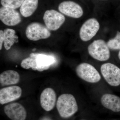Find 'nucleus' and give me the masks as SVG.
<instances>
[{"label":"nucleus","mask_w":120,"mask_h":120,"mask_svg":"<svg viewBox=\"0 0 120 120\" xmlns=\"http://www.w3.org/2000/svg\"><path fill=\"white\" fill-rule=\"evenodd\" d=\"M56 108L60 116L65 118L73 116L78 110L76 99L71 94H63L59 96L56 102Z\"/></svg>","instance_id":"1"},{"label":"nucleus","mask_w":120,"mask_h":120,"mask_svg":"<svg viewBox=\"0 0 120 120\" xmlns=\"http://www.w3.org/2000/svg\"><path fill=\"white\" fill-rule=\"evenodd\" d=\"M88 52L90 56L99 61H105L109 59L110 53L107 42L102 39L95 40L89 45Z\"/></svg>","instance_id":"2"},{"label":"nucleus","mask_w":120,"mask_h":120,"mask_svg":"<svg viewBox=\"0 0 120 120\" xmlns=\"http://www.w3.org/2000/svg\"><path fill=\"white\" fill-rule=\"evenodd\" d=\"M76 72L81 79L90 83H96L100 81V73L95 68L88 63L83 62L77 65Z\"/></svg>","instance_id":"3"},{"label":"nucleus","mask_w":120,"mask_h":120,"mask_svg":"<svg viewBox=\"0 0 120 120\" xmlns=\"http://www.w3.org/2000/svg\"><path fill=\"white\" fill-rule=\"evenodd\" d=\"M27 38L32 41H36L49 38L51 34L46 26L38 22H33L27 27L26 30Z\"/></svg>","instance_id":"4"},{"label":"nucleus","mask_w":120,"mask_h":120,"mask_svg":"<svg viewBox=\"0 0 120 120\" xmlns=\"http://www.w3.org/2000/svg\"><path fill=\"white\" fill-rule=\"evenodd\" d=\"M101 71L103 78L109 85L112 86H120V68L112 63H106L102 65Z\"/></svg>","instance_id":"5"},{"label":"nucleus","mask_w":120,"mask_h":120,"mask_svg":"<svg viewBox=\"0 0 120 120\" xmlns=\"http://www.w3.org/2000/svg\"><path fill=\"white\" fill-rule=\"evenodd\" d=\"M45 25L50 30L56 31L61 26L65 21V17L56 10H47L43 15Z\"/></svg>","instance_id":"6"},{"label":"nucleus","mask_w":120,"mask_h":120,"mask_svg":"<svg viewBox=\"0 0 120 120\" xmlns=\"http://www.w3.org/2000/svg\"><path fill=\"white\" fill-rule=\"evenodd\" d=\"M98 21L92 18L86 20L82 25L79 30V37L83 41L90 40L96 35L100 28Z\"/></svg>","instance_id":"7"},{"label":"nucleus","mask_w":120,"mask_h":120,"mask_svg":"<svg viewBox=\"0 0 120 120\" xmlns=\"http://www.w3.org/2000/svg\"><path fill=\"white\" fill-rule=\"evenodd\" d=\"M58 9L60 12L67 16L78 19L83 15V11L82 7L74 1H65L59 4Z\"/></svg>","instance_id":"8"},{"label":"nucleus","mask_w":120,"mask_h":120,"mask_svg":"<svg viewBox=\"0 0 120 120\" xmlns=\"http://www.w3.org/2000/svg\"><path fill=\"white\" fill-rule=\"evenodd\" d=\"M0 19L5 25L16 26L22 21V18L18 11L14 9L4 7L0 8Z\"/></svg>","instance_id":"9"},{"label":"nucleus","mask_w":120,"mask_h":120,"mask_svg":"<svg viewBox=\"0 0 120 120\" xmlns=\"http://www.w3.org/2000/svg\"><path fill=\"white\" fill-rule=\"evenodd\" d=\"M4 111L11 120H25L26 118V109L21 104L17 102L6 105L4 108Z\"/></svg>","instance_id":"10"},{"label":"nucleus","mask_w":120,"mask_h":120,"mask_svg":"<svg viewBox=\"0 0 120 120\" xmlns=\"http://www.w3.org/2000/svg\"><path fill=\"white\" fill-rule=\"evenodd\" d=\"M22 89L17 86H12L0 90V103L6 104L17 100L22 95Z\"/></svg>","instance_id":"11"},{"label":"nucleus","mask_w":120,"mask_h":120,"mask_svg":"<svg viewBox=\"0 0 120 120\" xmlns=\"http://www.w3.org/2000/svg\"><path fill=\"white\" fill-rule=\"evenodd\" d=\"M56 101V95L55 91L51 88L45 89L41 95V106L45 111L49 112L53 109Z\"/></svg>","instance_id":"12"},{"label":"nucleus","mask_w":120,"mask_h":120,"mask_svg":"<svg viewBox=\"0 0 120 120\" xmlns=\"http://www.w3.org/2000/svg\"><path fill=\"white\" fill-rule=\"evenodd\" d=\"M102 105L105 108L114 112H120V98L111 94H103L101 99Z\"/></svg>","instance_id":"13"},{"label":"nucleus","mask_w":120,"mask_h":120,"mask_svg":"<svg viewBox=\"0 0 120 120\" xmlns=\"http://www.w3.org/2000/svg\"><path fill=\"white\" fill-rule=\"evenodd\" d=\"M20 80L19 74L13 70H7L0 75V83L3 86L16 84L19 82Z\"/></svg>","instance_id":"14"},{"label":"nucleus","mask_w":120,"mask_h":120,"mask_svg":"<svg viewBox=\"0 0 120 120\" xmlns=\"http://www.w3.org/2000/svg\"><path fill=\"white\" fill-rule=\"evenodd\" d=\"M30 56H33L36 58L39 71L48 69L55 61L54 58L52 56L44 54L32 53L30 54Z\"/></svg>","instance_id":"15"},{"label":"nucleus","mask_w":120,"mask_h":120,"mask_svg":"<svg viewBox=\"0 0 120 120\" xmlns=\"http://www.w3.org/2000/svg\"><path fill=\"white\" fill-rule=\"evenodd\" d=\"M38 0H25L20 8V11L24 17H30L37 10Z\"/></svg>","instance_id":"16"},{"label":"nucleus","mask_w":120,"mask_h":120,"mask_svg":"<svg viewBox=\"0 0 120 120\" xmlns=\"http://www.w3.org/2000/svg\"><path fill=\"white\" fill-rule=\"evenodd\" d=\"M4 31V48L7 50H8L15 43V31L13 29L7 28Z\"/></svg>","instance_id":"17"},{"label":"nucleus","mask_w":120,"mask_h":120,"mask_svg":"<svg viewBox=\"0 0 120 120\" xmlns=\"http://www.w3.org/2000/svg\"><path fill=\"white\" fill-rule=\"evenodd\" d=\"M21 66L25 69L31 68L33 70L39 71V68L37 64L36 58L33 56H30L22 60Z\"/></svg>","instance_id":"18"},{"label":"nucleus","mask_w":120,"mask_h":120,"mask_svg":"<svg viewBox=\"0 0 120 120\" xmlns=\"http://www.w3.org/2000/svg\"><path fill=\"white\" fill-rule=\"evenodd\" d=\"M25 0H1L2 7L16 9L21 7Z\"/></svg>","instance_id":"19"},{"label":"nucleus","mask_w":120,"mask_h":120,"mask_svg":"<svg viewBox=\"0 0 120 120\" xmlns=\"http://www.w3.org/2000/svg\"><path fill=\"white\" fill-rule=\"evenodd\" d=\"M108 47L112 50H120V32L117 31L116 36L107 42Z\"/></svg>","instance_id":"20"},{"label":"nucleus","mask_w":120,"mask_h":120,"mask_svg":"<svg viewBox=\"0 0 120 120\" xmlns=\"http://www.w3.org/2000/svg\"><path fill=\"white\" fill-rule=\"evenodd\" d=\"M4 41V31L2 30H0V50H1L2 49V45Z\"/></svg>","instance_id":"21"},{"label":"nucleus","mask_w":120,"mask_h":120,"mask_svg":"<svg viewBox=\"0 0 120 120\" xmlns=\"http://www.w3.org/2000/svg\"><path fill=\"white\" fill-rule=\"evenodd\" d=\"M41 120H52L50 118L47 117H44L41 119Z\"/></svg>","instance_id":"22"},{"label":"nucleus","mask_w":120,"mask_h":120,"mask_svg":"<svg viewBox=\"0 0 120 120\" xmlns=\"http://www.w3.org/2000/svg\"><path fill=\"white\" fill-rule=\"evenodd\" d=\"M118 58H119V59H120V52H119V53H118Z\"/></svg>","instance_id":"23"},{"label":"nucleus","mask_w":120,"mask_h":120,"mask_svg":"<svg viewBox=\"0 0 120 120\" xmlns=\"http://www.w3.org/2000/svg\"></svg>","instance_id":"24"},{"label":"nucleus","mask_w":120,"mask_h":120,"mask_svg":"<svg viewBox=\"0 0 120 120\" xmlns=\"http://www.w3.org/2000/svg\"></svg>","instance_id":"25"}]
</instances>
